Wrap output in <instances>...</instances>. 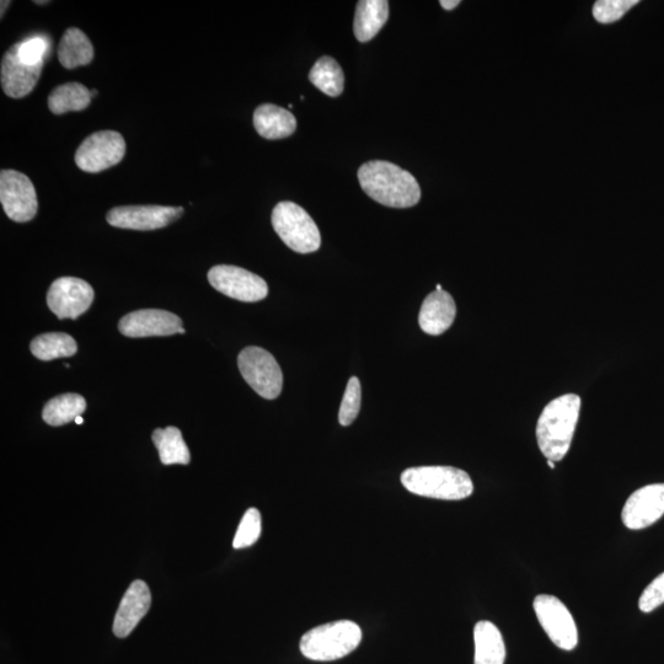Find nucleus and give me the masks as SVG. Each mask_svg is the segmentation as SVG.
<instances>
[{
    "instance_id": "obj_1",
    "label": "nucleus",
    "mask_w": 664,
    "mask_h": 664,
    "mask_svg": "<svg viewBox=\"0 0 664 664\" xmlns=\"http://www.w3.org/2000/svg\"><path fill=\"white\" fill-rule=\"evenodd\" d=\"M358 180L363 191L383 206L410 208L421 200V189L415 176L384 160L364 163L358 170Z\"/></svg>"
},
{
    "instance_id": "obj_2",
    "label": "nucleus",
    "mask_w": 664,
    "mask_h": 664,
    "mask_svg": "<svg viewBox=\"0 0 664 664\" xmlns=\"http://www.w3.org/2000/svg\"><path fill=\"white\" fill-rule=\"evenodd\" d=\"M581 405L580 396L565 394L545 406L538 420L537 441L546 459L561 462L569 453Z\"/></svg>"
},
{
    "instance_id": "obj_3",
    "label": "nucleus",
    "mask_w": 664,
    "mask_h": 664,
    "mask_svg": "<svg viewBox=\"0 0 664 664\" xmlns=\"http://www.w3.org/2000/svg\"><path fill=\"white\" fill-rule=\"evenodd\" d=\"M401 483L411 494L459 501L473 495L474 484L468 473L453 467H417L406 469Z\"/></svg>"
},
{
    "instance_id": "obj_4",
    "label": "nucleus",
    "mask_w": 664,
    "mask_h": 664,
    "mask_svg": "<svg viewBox=\"0 0 664 664\" xmlns=\"http://www.w3.org/2000/svg\"><path fill=\"white\" fill-rule=\"evenodd\" d=\"M362 630L351 620L317 626L305 633L301 640V651L308 660L329 662L350 655L360 646Z\"/></svg>"
},
{
    "instance_id": "obj_5",
    "label": "nucleus",
    "mask_w": 664,
    "mask_h": 664,
    "mask_svg": "<svg viewBox=\"0 0 664 664\" xmlns=\"http://www.w3.org/2000/svg\"><path fill=\"white\" fill-rule=\"evenodd\" d=\"M272 226L289 249L299 254L315 253L321 245L320 230L308 212L296 203L280 202L273 208Z\"/></svg>"
},
{
    "instance_id": "obj_6",
    "label": "nucleus",
    "mask_w": 664,
    "mask_h": 664,
    "mask_svg": "<svg viewBox=\"0 0 664 664\" xmlns=\"http://www.w3.org/2000/svg\"><path fill=\"white\" fill-rule=\"evenodd\" d=\"M239 371L245 382L261 398H278L283 388V374L280 364L269 351L261 347H246L238 357Z\"/></svg>"
},
{
    "instance_id": "obj_7",
    "label": "nucleus",
    "mask_w": 664,
    "mask_h": 664,
    "mask_svg": "<svg viewBox=\"0 0 664 664\" xmlns=\"http://www.w3.org/2000/svg\"><path fill=\"white\" fill-rule=\"evenodd\" d=\"M535 615L554 645L572 651L578 644V631L574 617L559 598L540 594L533 602Z\"/></svg>"
},
{
    "instance_id": "obj_8",
    "label": "nucleus",
    "mask_w": 664,
    "mask_h": 664,
    "mask_svg": "<svg viewBox=\"0 0 664 664\" xmlns=\"http://www.w3.org/2000/svg\"><path fill=\"white\" fill-rule=\"evenodd\" d=\"M126 142L116 131L95 132L85 138L76 153V164L85 173L98 174L125 158Z\"/></svg>"
},
{
    "instance_id": "obj_9",
    "label": "nucleus",
    "mask_w": 664,
    "mask_h": 664,
    "mask_svg": "<svg viewBox=\"0 0 664 664\" xmlns=\"http://www.w3.org/2000/svg\"><path fill=\"white\" fill-rule=\"evenodd\" d=\"M208 281L218 292L245 303L260 302L269 294L264 278L232 265H218L208 272Z\"/></svg>"
},
{
    "instance_id": "obj_10",
    "label": "nucleus",
    "mask_w": 664,
    "mask_h": 664,
    "mask_svg": "<svg viewBox=\"0 0 664 664\" xmlns=\"http://www.w3.org/2000/svg\"><path fill=\"white\" fill-rule=\"evenodd\" d=\"M0 202L5 214L16 223L32 221L39 210L34 184L16 170L0 173Z\"/></svg>"
},
{
    "instance_id": "obj_11",
    "label": "nucleus",
    "mask_w": 664,
    "mask_h": 664,
    "mask_svg": "<svg viewBox=\"0 0 664 664\" xmlns=\"http://www.w3.org/2000/svg\"><path fill=\"white\" fill-rule=\"evenodd\" d=\"M94 289L76 277L58 278L47 293V305L60 320L78 319L94 302Z\"/></svg>"
},
{
    "instance_id": "obj_12",
    "label": "nucleus",
    "mask_w": 664,
    "mask_h": 664,
    "mask_svg": "<svg viewBox=\"0 0 664 664\" xmlns=\"http://www.w3.org/2000/svg\"><path fill=\"white\" fill-rule=\"evenodd\" d=\"M184 213L182 207L122 206L107 213L106 221L112 227L131 230L162 229Z\"/></svg>"
},
{
    "instance_id": "obj_13",
    "label": "nucleus",
    "mask_w": 664,
    "mask_h": 664,
    "mask_svg": "<svg viewBox=\"0 0 664 664\" xmlns=\"http://www.w3.org/2000/svg\"><path fill=\"white\" fill-rule=\"evenodd\" d=\"M664 514V484H652L636 490L625 502L621 521L631 530L652 526Z\"/></svg>"
},
{
    "instance_id": "obj_14",
    "label": "nucleus",
    "mask_w": 664,
    "mask_h": 664,
    "mask_svg": "<svg viewBox=\"0 0 664 664\" xmlns=\"http://www.w3.org/2000/svg\"><path fill=\"white\" fill-rule=\"evenodd\" d=\"M119 330L122 335L133 339L185 334L178 315L159 309H142L127 314L121 319Z\"/></svg>"
},
{
    "instance_id": "obj_15",
    "label": "nucleus",
    "mask_w": 664,
    "mask_h": 664,
    "mask_svg": "<svg viewBox=\"0 0 664 664\" xmlns=\"http://www.w3.org/2000/svg\"><path fill=\"white\" fill-rule=\"evenodd\" d=\"M45 63L31 64L21 61L19 57V45L15 44L9 48L2 60L0 79L5 95L13 99H21L28 96L35 89L41 77Z\"/></svg>"
},
{
    "instance_id": "obj_16",
    "label": "nucleus",
    "mask_w": 664,
    "mask_h": 664,
    "mask_svg": "<svg viewBox=\"0 0 664 664\" xmlns=\"http://www.w3.org/2000/svg\"><path fill=\"white\" fill-rule=\"evenodd\" d=\"M151 605L152 594L147 583L141 580L132 582L117 609L112 628L114 634L120 639H125L136 629L139 621L146 617Z\"/></svg>"
},
{
    "instance_id": "obj_17",
    "label": "nucleus",
    "mask_w": 664,
    "mask_h": 664,
    "mask_svg": "<svg viewBox=\"0 0 664 664\" xmlns=\"http://www.w3.org/2000/svg\"><path fill=\"white\" fill-rule=\"evenodd\" d=\"M455 315L457 305L451 294L443 289L432 292L423 301L419 315L420 328L428 335H442L453 325Z\"/></svg>"
},
{
    "instance_id": "obj_18",
    "label": "nucleus",
    "mask_w": 664,
    "mask_h": 664,
    "mask_svg": "<svg viewBox=\"0 0 664 664\" xmlns=\"http://www.w3.org/2000/svg\"><path fill=\"white\" fill-rule=\"evenodd\" d=\"M254 126L262 138L273 141L292 136L297 130V120L283 107L264 104L255 110Z\"/></svg>"
},
{
    "instance_id": "obj_19",
    "label": "nucleus",
    "mask_w": 664,
    "mask_h": 664,
    "mask_svg": "<svg viewBox=\"0 0 664 664\" xmlns=\"http://www.w3.org/2000/svg\"><path fill=\"white\" fill-rule=\"evenodd\" d=\"M389 18L387 0H361L357 3L353 32L362 44L371 41L383 29Z\"/></svg>"
},
{
    "instance_id": "obj_20",
    "label": "nucleus",
    "mask_w": 664,
    "mask_h": 664,
    "mask_svg": "<svg viewBox=\"0 0 664 664\" xmlns=\"http://www.w3.org/2000/svg\"><path fill=\"white\" fill-rule=\"evenodd\" d=\"M475 664H503L506 646L501 631L491 621H479L474 628Z\"/></svg>"
},
{
    "instance_id": "obj_21",
    "label": "nucleus",
    "mask_w": 664,
    "mask_h": 664,
    "mask_svg": "<svg viewBox=\"0 0 664 664\" xmlns=\"http://www.w3.org/2000/svg\"><path fill=\"white\" fill-rule=\"evenodd\" d=\"M58 60L67 69L88 66L94 60V46L78 28H69L58 45Z\"/></svg>"
},
{
    "instance_id": "obj_22",
    "label": "nucleus",
    "mask_w": 664,
    "mask_h": 664,
    "mask_svg": "<svg viewBox=\"0 0 664 664\" xmlns=\"http://www.w3.org/2000/svg\"><path fill=\"white\" fill-rule=\"evenodd\" d=\"M152 439L158 449L160 462L164 465H187L191 462L189 447L186 446L179 428H158L153 432Z\"/></svg>"
},
{
    "instance_id": "obj_23",
    "label": "nucleus",
    "mask_w": 664,
    "mask_h": 664,
    "mask_svg": "<svg viewBox=\"0 0 664 664\" xmlns=\"http://www.w3.org/2000/svg\"><path fill=\"white\" fill-rule=\"evenodd\" d=\"M91 91L80 83L62 84L48 96V109L52 114L63 115L71 111H83L91 103Z\"/></svg>"
},
{
    "instance_id": "obj_24",
    "label": "nucleus",
    "mask_w": 664,
    "mask_h": 664,
    "mask_svg": "<svg viewBox=\"0 0 664 664\" xmlns=\"http://www.w3.org/2000/svg\"><path fill=\"white\" fill-rule=\"evenodd\" d=\"M30 350L36 358L48 362L76 355L78 346L71 335L64 334V332H48V334L35 337L31 342Z\"/></svg>"
},
{
    "instance_id": "obj_25",
    "label": "nucleus",
    "mask_w": 664,
    "mask_h": 664,
    "mask_svg": "<svg viewBox=\"0 0 664 664\" xmlns=\"http://www.w3.org/2000/svg\"><path fill=\"white\" fill-rule=\"evenodd\" d=\"M87 410V401L82 395L63 394L51 399L42 411V417L48 425L60 427L76 421Z\"/></svg>"
},
{
    "instance_id": "obj_26",
    "label": "nucleus",
    "mask_w": 664,
    "mask_h": 664,
    "mask_svg": "<svg viewBox=\"0 0 664 664\" xmlns=\"http://www.w3.org/2000/svg\"><path fill=\"white\" fill-rule=\"evenodd\" d=\"M309 80L324 94L336 98L344 91V71L334 58L321 57L309 73Z\"/></svg>"
},
{
    "instance_id": "obj_27",
    "label": "nucleus",
    "mask_w": 664,
    "mask_h": 664,
    "mask_svg": "<svg viewBox=\"0 0 664 664\" xmlns=\"http://www.w3.org/2000/svg\"><path fill=\"white\" fill-rule=\"evenodd\" d=\"M261 514L256 508L246 511L235 534L234 549H245L253 546L261 535Z\"/></svg>"
},
{
    "instance_id": "obj_28",
    "label": "nucleus",
    "mask_w": 664,
    "mask_h": 664,
    "mask_svg": "<svg viewBox=\"0 0 664 664\" xmlns=\"http://www.w3.org/2000/svg\"><path fill=\"white\" fill-rule=\"evenodd\" d=\"M362 389L357 377L348 380L344 399L340 406L339 421L342 426H350L361 410Z\"/></svg>"
},
{
    "instance_id": "obj_29",
    "label": "nucleus",
    "mask_w": 664,
    "mask_h": 664,
    "mask_svg": "<svg viewBox=\"0 0 664 664\" xmlns=\"http://www.w3.org/2000/svg\"><path fill=\"white\" fill-rule=\"evenodd\" d=\"M637 4H639L637 0H599L594 4L593 16L599 24L617 23Z\"/></svg>"
},
{
    "instance_id": "obj_30",
    "label": "nucleus",
    "mask_w": 664,
    "mask_h": 664,
    "mask_svg": "<svg viewBox=\"0 0 664 664\" xmlns=\"http://www.w3.org/2000/svg\"><path fill=\"white\" fill-rule=\"evenodd\" d=\"M18 45L21 61L31 64V66L45 63V55H47L48 48H50V42L46 37L32 36Z\"/></svg>"
},
{
    "instance_id": "obj_31",
    "label": "nucleus",
    "mask_w": 664,
    "mask_h": 664,
    "mask_svg": "<svg viewBox=\"0 0 664 664\" xmlns=\"http://www.w3.org/2000/svg\"><path fill=\"white\" fill-rule=\"evenodd\" d=\"M664 604V572L656 577L645 588L639 599V608L642 613H651Z\"/></svg>"
},
{
    "instance_id": "obj_32",
    "label": "nucleus",
    "mask_w": 664,
    "mask_h": 664,
    "mask_svg": "<svg viewBox=\"0 0 664 664\" xmlns=\"http://www.w3.org/2000/svg\"><path fill=\"white\" fill-rule=\"evenodd\" d=\"M443 9L446 10H453L458 7L460 4V0H441V3Z\"/></svg>"
},
{
    "instance_id": "obj_33",
    "label": "nucleus",
    "mask_w": 664,
    "mask_h": 664,
    "mask_svg": "<svg viewBox=\"0 0 664 664\" xmlns=\"http://www.w3.org/2000/svg\"><path fill=\"white\" fill-rule=\"evenodd\" d=\"M74 422H76L77 425H82V423H83L84 421H83V419H82V416H79V417H77L76 421H74Z\"/></svg>"
},
{
    "instance_id": "obj_34",
    "label": "nucleus",
    "mask_w": 664,
    "mask_h": 664,
    "mask_svg": "<svg viewBox=\"0 0 664 664\" xmlns=\"http://www.w3.org/2000/svg\"><path fill=\"white\" fill-rule=\"evenodd\" d=\"M548 465L551 469H555V462L553 460H548Z\"/></svg>"
},
{
    "instance_id": "obj_35",
    "label": "nucleus",
    "mask_w": 664,
    "mask_h": 664,
    "mask_svg": "<svg viewBox=\"0 0 664 664\" xmlns=\"http://www.w3.org/2000/svg\"><path fill=\"white\" fill-rule=\"evenodd\" d=\"M96 94H98V91L96 90L91 91V96H93V98H95Z\"/></svg>"
},
{
    "instance_id": "obj_36",
    "label": "nucleus",
    "mask_w": 664,
    "mask_h": 664,
    "mask_svg": "<svg viewBox=\"0 0 664 664\" xmlns=\"http://www.w3.org/2000/svg\"><path fill=\"white\" fill-rule=\"evenodd\" d=\"M442 289H443V288H442L441 285H437V287H436V291H442Z\"/></svg>"
},
{
    "instance_id": "obj_37",
    "label": "nucleus",
    "mask_w": 664,
    "mask_h": 664,
    "mask_svg": "<svg viewBox=\"0 0 664 664\" xmlns=\"http://www.w3.org/2000/svg\"><path fill=\"white\" fill-rule=\"evenodd\" d=\"M36 4H47L48 2H35Z\"/></svg>"
}]
</instances>
